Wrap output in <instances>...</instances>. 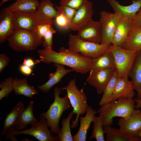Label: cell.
Returning a JSON list of instances; mask_svg holds the SVG:
<instances>
[{"mask_svg": "<svg viewBox=\"0 0 141 141\" xmlns=\"http://www.w3.org/2000/svg\"><path fill=\"white\" fill-rule=\"evenodd\" d=\"M14 13V12H13ZM15 29L34 31L39 25L52 23V20H48L42 17L37 12L30 13H14Z\"/></svg>", "mask_w": 141, "mask_h": 141, "instance_id": "cell-10", "label": "cell"}, {"mask_svg": "<svg viewBox=\"0 0 141 141\" xmlns=\"http://www.w3.org/2000/svg\"><path fill=\"white\" fill-rule=\"evenodd\" d=\"M23 63L24 64L30 67L33 66L35 64H37L32 59L29 58L24 59Z\"/></svg>", "mask_w": 141, "mask_h": 141, "instance_id": "cell-42", "label": "cell"}, {"mask_svg": "<svg viewBox=\"0 0 141 141\" xmlns=\"http://www.w3.org/2000/svg\"><path fill=\"white\" fill-rule=\"evenodd\" d=\"M69 48L71 51L94 58L110 51V46L85 41L77 35L70 34L68 42Z\"/></svg>", "mask_w": 141, "mask_h": 141, "instance_id": "cell-7", "label": "cell"}, {"mask_svg": "<svg viewBox=\"0 0 141 141\" xmlns=\"http://www.w3.org/2000/svg\"><path fill=\"white\" fill-rule=\"evenodd\" d=\"M133 25V20L121 17L115 29L111 45L122 46L128 39Z\"/></svg>", "mask_w": 141, "mask_h": 141, "instance_id": "cell-15", "label": "cell"}, {"mask_svg": "<svg viewBox=\"0 0 141 141\" xmlns=\"http://www.w3.org/2000/svg\"><path fill=\"white\" fill-rule=\"evenodd\" d=\"M25 109L24 104L22 102L16 104L10 113L6 115L0 136L5 135L8 131L15 127L20 115Z\"/></svg>", "mask_w": 141, "mask_h": 141, "instance_id": "cell-21", "label": "cell"}, {"mask_svg": "<svg viewBox=\"0 0 141 141\" xmlns=\"http://www.w3.org/2000/svg\"><path fill=\"white\" fill-rule=\"evenodd\" d=\"M52 27V23H46L39 25L35 31L39 38L43 40L45 33Z\"/></svg>", "mask_w": 141, "mask_h": 141, "instance_id": "cell-38", "label": "cell"}, {"mask_svg": "<svg viewBox=\"0 0 141 141\" xmlns=\"http://www.w3.org/2000/svg\"><path fill=\"white\" fill-rule=\"evenodd\" d=\"M97 113L91 107L88 106L84 117L80 116V124L78 131L77 133L73 136V141H85L87 132L90 125L93 122L95 115Z\"/></svg>", "mask_w": 141, "mask_h": 141, "instance_id": "cell-19", "label": "cell"}, {"mask_svg": "<svg viewBox=\"0 0 141 141\" xmlns=\"http://www.w3.org/2000/svg\"><path fill=\"white\" fill-rule=\"evenodd\" d=\"M115 12L121 17L133 20L141 8V0H133L130 5L124 6L120 4L116 0H107Z\"/></svg>", "mask_w": 141, "mask_h": 141, "instance_id": "cell-17", "label": "cell"}, {"mask_svg": "<svg viewBox=\"0 0 141 141\" xmlns=\"http://www.w3.org/2000/svg\"><path fill=\"white\" fill-rule=\"evenodd\" d=\"M119 129L130 136L138 138L141 131V110L135 108L127 117L121 118L118 122Z\"/></svg>", "mask_w": 141, "mask_h": 141, "instance_id": "cell-11", "label": "cell"}, {"mask_svg": "<svg viewBox=\"0 0 141 141\" xmlns=\"http://www.w3.org/2000/svg\"><path fill=\"white\" fill-rule=\"evenodd\" d=\"M93 11L92 3L87 0L78 9L70 21V28L78 31L92 19Z\"/></svg>", "mask_w": 141, "mask_h": 141, "instance_id": "cell-14", "label": "cell"}, {"mask_svg": "<svg viewBox=\"0 0 141 141\" xmlns=\"http://www.w3.org/2000/svg\"><path fill=\"white\" fill-rule=\"evenodd\" d=\"M138 137L141 139V131L140 132L138 135Z\"/></svg>", "mask_w": 141, "mask_h": 141, "instance_id": "cell-46", "label": "cell"}, {"mask_svg": "<svg viewBox=\"0 0 141 141\" xmlns=\"http://www.w3.org/2000/svg\"><path fill=\"white\" fill-rule=\"evenodd\" d=\"M87 0H60V5L67 6L77 10Z\"/></svg>", "mask_w": 141, "mask_h": 141, "instance_id": "cell-37", "label": "cell"}, {"mask_svg": "<svg viewBox=\"0 0 141 141\" xmlns=\"http://www.w3.org/2000/svg\"><path fill=\"white\" fill-rule=\"evenodd\" d=\"M77 35L80 39L86 41L100 44L101 32L99 21L91 19L80 28Z\"/></svg>", "mask_w": 141, "mask_h": 141, "instance_id": "cell-13", "label": "cell"}, {"mask_svg": "<svg viewBox=\"0 0 141 141\" xmlns=\"http://www.w3.org/2000/svg\"><path fill=\"white\" fill-rule=\"evenodd\" d=\"M66 91L67 95L70 103L73 108L74 114L76 115L74 120L72 121L70 125L72 128H76L78 125V122L80 115L86 113L88 107L86 95L83 89L79 90L76 85L74 78L70 80L68 85L61 88Z\"/></svg>", "mask_w": 141, "mask_h": 141, "instance_id": "cell-5", "label": "cell"}, {"mask_svg": "<svg viewBox=\"0 0 141 141\" xmlns=\"http://www.w3.org/2000/svg\"><path fill=\"white\" fill-rule=\"evenodd\" d=\"M54 64L56 67V72L49 74V80L47 82L37 87L38 89L43 93L48 92L54 85L61 81L62 79L66 75L74 71L72 69H66L64 65L58 64Z\"/></svg>", "mask_w": 141, "mask_h": 141, "instance_id": "cell-20", "label": "cell"}, {"mask_svg": "<svg viewBox=\"0 0 141 141\" xmlns=\"http://www.w3.org/2000/svg\"><path fill=\"white\" fill-rule=\"evenodd\" d=\"M93 122V130L89 140L95 138L97 141H105L104 134L105 133L103 128V116L99 115L94 116Z\"/></svg>", "mask_w": 141, "mask_h": 141, "instance_id": "cell-32", "label": "cell"}, {"mask_svg": "<svg viewBox=\"0 0 141 141\" xmlns=\"http://www.w3.org/2000/svg\"><path fill=\"white\" fill-rule=\"evenodd\" d=\"M9 58L5 54H0V73H1L4 68L7 65L10 61Z\"/></svg>", "mask_w": 141, "mask_h": 141, "instance_id": "cell-39", "label": "cell"}, {"mask_svg": "<svg viewBox=\"0 0 141 141\" xmlns=\"http://www.w3.org/2000/svg\"><path fill=\"white\" fill-rule=\"evenodd\" d=\"M7 40L9 46L15 51L35 50L43 42L35 30L19 29H15Z\"/></svg>", "mask_w": 141, "mask_h": 141, "instance_id": "cell-4", "label": "cell"}, {"mask_svg": "<svg viewBox=\"0 0 141 141\" xmlns=\"http://www.w3.org/2000/svg\"><path fill=\"white\" fill-rule=\"evenodd\" d=\"M13 79L12 77L6 78L0 83V100L4 98H7L14 90L13 85Z\"/></svg>", "mask_w": 141, "mask_h": 141, "instance_id": "cell-33", "label": "cell"}, {"mask_svg": "<svg viewBox=\"0 0 141 141\" xmlns=\"http://www.w3.org/2000/svg\"><path fill=\"white\" fill-rule=\"evenodd\" d=\"M92 59L90 71L109 68L116 69L114 58L110 51L98 57Z\"/></svg>", "mask_w": 141, "mask_h": 141, "instance_id": "cell-27", "label": "cell"}, {"mask_svg": "<svg viewBox=\"0 0 141 141\" xmlns=\"http://www.w3.org/2000/svg\"><path fill=\"white\" fill-rule=\"evenodd\" d=\"M55 18L56 23L58 27L66 30L70 28V21L64 14L61 13Z\"/></svg>", "mask_w": 141, "mask_h": 141, "instance_id": "cell-35", "label": "cell"}, {"mask_svg": "<svg viewBox=\"0 0 141 141\" xmlns=\"http://www.w3.org/2000/svg\"><path fill=\"white\" fill-rule=\"evenodd\" d=\"M141 14V8L138 11L137 14Z\"/></svg>", "mask_w": 141, "mask_h": 141, "instance_id": "cell-47", "label": "cell"}, {"mask_svg": "<svg viewBox=\"0 0 141 141\" xmlns=\"http://www.w3.org/2000/svg\"><path fill=\"white\" fill-rule=\"evenodd\" d=\"M135 103L133 99L120 98L100 105L97 113L103 116V126H111L114 117H128L135 108Z\"/></svg>", "mask_w": 141, "mask_h": 141, "instance_id": "cell-2", "label": "cell"}, {"mask_svg": "<svg viewBox=\"0 0 141 141\" xmlns=\"http://www.w3.org/2000/svg\"><path fill=\"white\" fill-rule=\"evenodd\" d=\"M134 90L131 81L128 78L119 77L110 101H115L120 98L133 99L135 94Z\"/></svg>", "mask_w": 141, "mask_h": 141, "instance_id": "cell-18", "label": "cell"}, {"mask_svg": "<svg viewBox=\"0 0 141 141\" xmlns=\"http://www.w3.org/2000/svg\"><path fill=\"white\" fill-rule=\"evenodd\" d=\"M100 23L101 32V44L109 46L111 45L114 32L121 18L118 13L105 11L100 12Z\"/></svg>", "mask_w": 141, "mask_h": 141, "instance_id": "cell-9", "label": "cell"}, {"mask_svg": "<svg viewBox=\"0 0 141 141\" xmlns=\"http://www.w3.org/2000/svg\"><path fill=\"white\" fill-rule=\"evenodd\" d=\"M34 103L33 101L30 102L26 108L21 114L15 127L16 130L19 131L24 130L28 125L32 126L39 121L33 115Z\"/></svg>", "mask_w": 141, "mask_h": 141, "instance_id": "cell-22", "label": "cell"}, {"mask_svg": "<svg viewBox=\"0 0 141 141\" xmlns=\"http://www.w3.org/2000/svg\"><path fill=\"white\" fill-rule=\"evenodd\" d=\"M44 47L43 49L38 50L40 59L36 60L37 63L40 62L47 64L53 62L67 66L76 72L81 74L90 71L92 58L63 47L60 48L58 52Z\"/></svg>", "mask_w": 141, "mask_h": 141, "instance_id": "cell-1", "label": "cell"}, {"mask_svg": "<svg viewBox=\"0 0 141 141\" xmlns=\"http://www.w3.org/2000/svg\"><path fill=\"white\" fill-rule=\"evenodd\" d=\"M134 99L136 103L135 108L137 109L141 108V98L136 97Z\"/></svg>", "mask_w": 141, "mask_h": 141, "instance_id": "cell-43", "label": "cell"}, {"mask_svg": "<svg viewBox=\"0 0 141 141\" xmlns=\"http://www.w3.org/2000/svg\"><path fill=\"white\" fill-rule=\"evenodd\" d=\"M14 13L8 7L4 8L0 16V43L4 42L15 30Z\"/></svg>", "mask_w": 141, "mask_h": 141, "instance_id": "cell-16", "label": "cell"}, {"mask_svg": "<svg viewBox=\"0 0 141 141\" xmlns=\"http://www.w3.org/2000/svg\"><path fill=\"white\" fill-rule=\"evenodd\" d=\"M110 46L119 77L128 78L139 51L126 49L121 46Z\"/></svg>", "mask_w": 141, "mask_h": 141, "instance_id": "cell-8", "label": "cell"}, {"mask_svg": "<svg viewBox=\"0 0 141 141\" xmlns=\"http://www.w3.org/2000/svg\"><path fill=\"white\" fill-rule=\"evenodd\" d=\"M122 47L129 50H141V27L133 24L128 39Z\"/></svg>", "mask_w": 141, "mask_h": 141, "instance_id": "cell-28", "label": "cell"}, {"mask_svg": "<svg viewBox=\"0 0 141 141\" xmlns=\"http://www.w3.org/2000/svg\"><path fill=\"white\" fill-rule=\"evenodd\" d=\"M19 69L22 74L26 75L30 74L32 72V69L31 67L24 64L20 66Z\"/></svg>", "mask_w": 141, "mask_h": 141, "instance_id": "cell-40", "label": "cell"}, {"mask_svg": "<svg viewBox=\"0 0 141 141\" xmlns=\"http://www.w3.org/2000/svg\"><path fill=\"white\" fill-rule=\"evenodd\" d=\"M137 97L138 98H141V91L139 93L137 94Z\"/></svg>", "mask_w": 141, "mask_h": 141, "instance_id": "cell-45", "label": "cell"}, {"mask_svg": "<svg viewBox=\"0 0 141 141\" xmlns=\"http://www.w3.org/2000/svg\"><path fill=\"white\" fill-rule=\"evenodd\" d=\"M13 85L14 93L16 95H23L30 98L33 95L38 94V90L28 84L26 78L22 79H13Z\"/></svg>", "mask_w": 141, "mask_h": 141, "instance_id": "cell-23", "label": "cell"}, {"mask_svg": "<svg viewBox=\"0 0 141 141\" xmlns=\"http://www.w3.org/2000/svg\"><path fill=\"white\" fill-rule=\"evenodd\" d=\"M133 21L134 25L141 27V14H137Z\"/></svg>", "mask_w": 141, "mask_h": 141, "instance_id": "cell-41", "label": "cell"}, {"mask_svg": "<svg viewBox=\"0 0 141 141\" xmlns=\"http://www.w3.org/2000/svg\"><path fill=\"white\" fill-rule=\"evenodd\" d=\"M119 78L118 72L116 69L105 87L102 97L99 103L100 106L110 101Z\"/></svg>", "mask_w": 141, "mask_h": 141, "instance_id": "cell-30", "label": "cell"}, {"mask_svg": "<svg viewBox=\"0 0 141 141\" xmlns=\"http://www.w3.org/2000/svg\"><path fill=\"white\" fill-rule=\"evenodd\" d=\"M128 77L134 88L139 93L141 91V50L138 52L129 73Z\"/></svg>", "mask_w": 141, "mask_h": 141, "instance_id": "cell-26", "label": "cell"}, {"mask_svg": "<svg viewBox=\"0 0 141 141\" xmlns=\"http://www.w3.org/2000/svg\"><path fill=\"white\" fill-rule=\"evenodd\" d=\"M56 9L60 13L66 16L70 21L77 10L69 7L61 5L55 6Z\"/></svg>", "mask_w": 141, "mask_h": 141, "instance_id": "cell-34", "label": "cell"}, {"mask_svg": "<svg viewBox=\"0 0 141 141\" xmlns=\"http://www.w3.org/2000/svg\"><path fill=\"white\" fill-rule=\"evenodd\" d=\"M107 141H141L139 137H133L122 131L119 129L111 126H104Z\"/></svg>", "mask_w": 141, "mask_h": 141, "instance_id": "cell-25", "label": "cell"}, {"mask_svg": "<svg viewBox=\"0 0 141 141\" xmlns=\"http://www.w3.org/2000/svg\"><path fill=\"white\" fill-rule=\"evenodd\" d=\"M116 69L109 68L91 70L87 82L96 89L99 95L102 94L106 85Z\"/></svg>", "mask_w": 141, "mask_h": 141, "instance_id": "cell-12", "label": "cell"}, {"mask_svg": "<svg viewBox=\"0 0 141 141\" xmlns=\"http://www.w3.org/2000/svg\"><path fill=\"white\" fill-rule=\"evenodd\" d=\"M73 114L72 110L67 118H63L62 121V127L56 136L58 141H73L71 132L70 122Z\"/></svg>", "mask_w": 141, "mask_h": 141, "instance_id": "cell-31", "label": "cell"}, {"mask_svg": "<svg viewBox=\"0 0 141 141\" xmlns=\"http://www.w3.org/2000/svg\"><path fill=\"white\" fill-rule=\"evenodd\" d=\"M61 93L60 88L57 87L55 88L54 101L47 111L42 113L50 129L56 135L60 131L58 124L62 115L64 111L68 110L72 107L67 94L63 97H61L60 95Z\"/></svg>", "mask_w": 141, "mask_h": 141, "instance_id": "cell-3", "label": "cell"}, {"mask_svg": "<svg viewBox=\"0 0 141 141\" xmlns=\"http://www.w3.org/2000/svg\"><path fill=\"white\" fill-rule=\"evenodd\" d=\"M36 12L43 18L48 20H52L61 14L50 0H42L39 2Z\"/></svg>", "mask_w": 141, "mask_h": 141, "instance_id": "cell-29", "label": "cell"}, {"mask_svg": "<svg viewBox=\"0 0 141 141\" xmlns=\"http://www.w3.org/2000/svg\"><path fill=\"white\" fill-rule=\"evenodd\" d=\"M39 4L38 0H17L8 7L14 13H30L37 11Z\"/></svg>", "mask_w": 141, "mask_h": 141, "instance_id": "cell-24", "label": "cell"}, {"mask_svg": "<svg viewBox=\"0 0 141 141\" xmlns=\"http://www.w3.org/2000/svg\"><path fill=\"white\" fill-rule=\"evenodd\" d=\"M40 116V121L32 126L30 129L19 131L14 128L8 131L4 140L17 141L15 136L22 134L31 136L40 141H58L56 136L53 137L51 135L52 132L49 129L46 119L42 113Z\"/></svg>", "mask_w": 141, "mask_h": 141, "instance_id": "cell-6", "label": "cell"}, {"mask_svg": "<svg viewBox=\"0 0 141 141\" xmlns=\"http://www.w3.org/2000/svg\"><path fill=\"white\" fill-rule=\"evenodd\" d=\"M56 32L52 26L45 33L43 38V46L52 49L53 34Z\"/></svg>", "mask_w": 141, "mask_h": 141, "instance_id": "cell-36", "label": "cell"}, {"mask_svg": "<svg viewBox=\"0 0 141 141\" xmlns=\"http://www.w3.org/2000/svg\"><path fill=\"white\" fill-rule=\"evenodd\" d=\"M10 0H1V2L0 3V5L1 6L4 3Z\"/></svg>", "mask_w": 141, "mask_h": 141, "instance_id": "cell-44", "label": "cell"}]
</instances>
